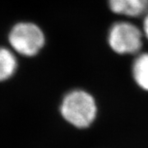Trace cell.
<instances>
[{
	"label": "cell",
	"mask_w": 148,
	"mask_h": 148,
	"mask_svg": "<svg viewBox=\"0 0 148 148\" xmlns=\"http://www.w3.org/2000/svg\"><path fill=\"white\" fill-rule=\"evenodd\" d=\"M60 112L66 121L73 126L84 128L95 120L97 106L90 93L83 90H73L64 97Z\"/></svg>",
	"instance_id": "1"
},
{
	"label": "cell",
	"mask_w": 148,
	"mask_h": 148,
	"mask_svg": "<svg viewBox=\"0 0 148 148\" xmlns=\"http://www.w3.org/2000/svg\"><path fill=\"white\" fill-rule=\"evenodd\" d=\"M142 29L130 21L114 22L108 33V44L118 54H136L140 53L143 45Z\"/></svg>",
	"instance_id": "2"
},
{
	"label": "cell",
	"mask_w": 148,
	"mask_h": 148,
	"mask_svg": "<svg viewBox=\"0 0 148 148\" xmlns=\"http://www.w3.org/2000/svg\"><path fill=\"white\" fill-rule=\"evenodd\" d=\"M8 41L12 49L22 56L33 57L45 44L43 31L32 22H19L11 29Z\"/></svg>",
	"instance_id": "3"
},
{
	"label": "cell",
	"mask_w": 148,
	"mask_h": 148,
	"mask_svg": "<svg viewBox=\"0 0 148 148\" xmlns=\"http://www.w3.org/2000/svg\"><path fill=\"white\" fill-rule=\"evenodd\" d=\"M112 12L117 15L138 17L148 11V0H108Z\"/></svg>",
	"instance_id": "4"
},
{
	"label": "cell",
	"mask_w": 148,
	"mask_h": 148,
	"mask_svg": "<svg viewBox=\"0 0 148 148\" xmlns=\"http://www.w3.org/2000/svg\"><path fill=\"white\" fill-rule=\"evenodd\" d=\"M132 73L140 88L148 91V53H138L133 60Z\"/></svg>",
	"instance_id": "5"
},
{
	"label": "cell",
	"mask_w": 148,
	"mask_h": 148,
	"mask_svg": "<svg viewBox=\"0 0 148 148\" xmlns=\"http://www.w3.org/2000/svg\"><path fill=\"white\" fill-rule=\"evenodd\" d=\"M17 69V59L11 49L0 47V82L12 77Z\"/></svg>",
	"instance_id": "6"
},
{
	"label": "cell",
	"mask_w": 148,
	"mask_h": 148,
	"mask_svg": "<svg viewBox=\"0 0 148 148\" xmlns=\"http://www.w3.org/2000/svg\"><path fill=\"white\" fill-rule=\"evenodd\" d=\"M144 37L148 40V11L145 13L143 22V29H142Z\"/></svg>",
	"instance_id": "7"
}]
</instances>
